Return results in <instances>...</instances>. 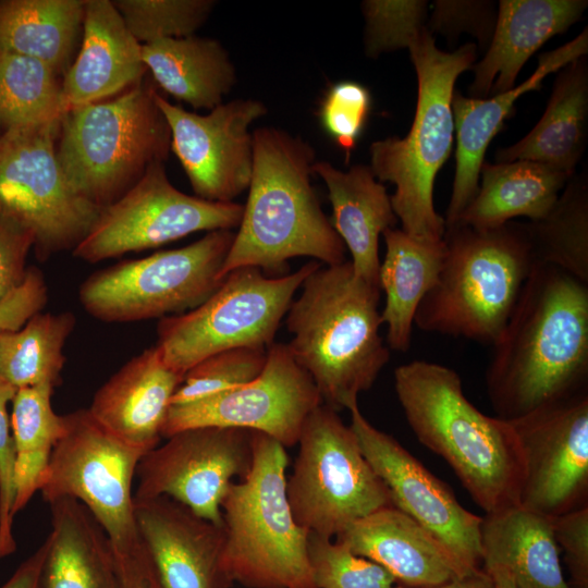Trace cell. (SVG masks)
Wrapping results in <instances>:
<instances>
[{
	"instance_id": "obj_1",
	"label": "cell",
	"mask_w": 588,
	"mask_h": 588,
	"mask_svg": "<svg viewBox=\"0 0 588 588\" xmlns=\"http://www.w3.org/2000/svg\"><path fill=\"white\" fill-rule=\"evenodd\" d=\"M487 393L514 420L587 392L588 284L537 265L494 341Z\"/></svg>"
},
{
	"instance_id": "obj_2",
	"label": "cell",
	"mask_w": 588,
	"mask_h": 588,
	"mask_svg": "<svg viewBox=\"0 0 588 588\" xmlns=\"http://www.w3.org/2000/svg\"><path fill=\"white\" fill-rule=\"evenodd\" d=\"M253 142L248 196L221 277L242 267L279 275L302 256L324 266L344 262L346 248L311 185L313 146L274 126L256 128Z\"/></svg>"
},
{
	"instance_id": "obj_3",
	"label": "cell",
	"mask_w": 588,
	"mask_h": 588,
	"mask_svg": "<svg viewBox=\"0 0 588 588\" xmlns=\"http://www.w3.org/2000/svg\"><path fill=\"white\" fill-rule=\"evenodd\" d=\"M394 389L419 442L452 468L487 514L518 504L523 455L510 421L480 412L457 372L413 360L394 370Z\"/></svg>"
},
{
	"instance_id": "obj_4",
	"label": "cell",
	"mask_w": 588,
	"mask_h": 588,
	"mask_svg": "<svg viewBox=\"0 0 588 588\" xmlns=\"http://www.w3.org/2000/svg\"><path fill=\"white\" fill-rule=\"evenodd\" d=\"M301 289L286 313V345L322 403L348 411L390 358L379 333L381 290L356 275L350 260L320 265Z\"/></svg>"
},
{
	"instance_id": "obj_5",
	"label": "cell",
	"mask_w": 588,
	"mask_h": 588,
	"mask_svg": "<svg viewBox=\"0 0 588 588\" xmlns=\"http://www.w3.org/2000/svg\"><path fill=\"white\" fill-rule=\"evenodd\" d=\"M418 91L416 110L405 137L390 136L370 145V169L379 182H391V205L409 236L436 243L443 240L445 221L434 209L436 176L449 159L454 138L452 98L457 77L471 70L477 45L453 52L439 49L426 25L407 45Z\"/></svg>"
},
{
	"instance_id": "obj_6",
	"label": "cell",
	"mask_w": 588,
	"mask_h": 588,
	"mask_svg": "<svg viewBox=\"0 0 588 588\" xmlns=\"http://www.w3.org/2000/svg\"><path fill=\"white\" fill-rule=\"evenodd\" d=\"M446 253L433 287L419 304L420 330L491 343L507 323L538 265L525 223L445 229Z\"/></svg>"
},
{
	"instance_id": "obj_7",
	"label": "cell",
	"mask_w": 588,
	"mask_h": 588,
	"mask_svg": "<svg viewBox=\"0 0 588 588\" xmlns=\"http://www.w3.org/2000/svg\"><path fill=\"white\" fill-rule=\"evenodd\" d=\"M287 463L280 442L254 432L252 467L232 483L221 504V572L229 586L316 588L308 560L310 532L296 523L286 495Z\"/></svg>"
},
{
	"instance_id": "obj_8",
	"label": "cell",
	"mask_w": 588,
	"mask_h": 588,
	"mask_svg": "<svg viewBox=\"0 0 588 588\" xmlns=\"http://www.w3.org/2000/svg\"><path fill=\"white\" fill-rule=\"evenodd\" d=\"M157 90L145 81L111 100L66 111L57 157L73 189L102 209L123 196L155 162L171 151L169 125Z\"/></svg>"
},
{
	"instance_id": "obj_9",
	"label": "cell",
	"mask_w": 588,
	"mask_h": 588,
	"mask_svg": "<svg viewBox=\"0 0 588 588\" xmlns=\"http://www.w3.org/2000/svg\"><path fill=\"white\" fill-rule=\"evenodd\" d=\"M320 265L311 260L279 277H267L255 267L232 270L199 306L159 320L156 344L164 360L185 376L200 360L221 351L268 348L296 291Z\"/></svg>"
},
{
	"instance_id": "obj_10",
	"label": "cell",
	"mask_w": 588,
	"mask_h": 588,
	"mask_svg": "<svg viewBox=\"0 0 588 588\" xmlns=\"http://www.w3.org/2000/svg\"><path fill=\"white\" fill-rule=\"evenodd\" d=\"M233 238L232 230H215L186 246L98 270L81 284L79 302L90 316L105 322L187 313L222 283L221 269Z\"/></svg>"
},
{
	"instance_id": "obj_11",
	"label": "cell",
	"mask_w": 588,
	"mask_h": 588,
	"mask_svg": "<svg viewBox=\"0 0 588 588\" xmlns=\"http://www.w3.org/2000/svg\"><path fill=\"white\" fill-rule=\"evenodd\" d=\"M321 404L298 439L286 495L298 525L335 538L351 523L392 505L389 491L364 456L351 426Z\"/></svg>"
},
{
	"instance_id": "obj_12",
	"label": "cell",
	"mask_w": 588,
	"mask_h": 588,
	"mask_svg": "<svg viewBox=\"0 0 588 588\" xmlns=\"http://www.w3.org/2000/svg\"><path fill=\"white\" fill-rule=\"evenodd\" d=\"M63 430L50 456L39 491L47 503L81 502L106 532L113 552L142 542L134 515L133 480L147 452L114 436L88 408L62 415Z\"/></svg>"
},
{
	"instance_id": "obj_13",
	"label": "cell",
	"mask_w": 588,
	"mask_h": 588,
	"mask_svg": "<svg viewBox=\"0 0 588 588\" xmlns=\"http://www.w3.org/2000/svg\"><path fill=\"white\" fill-rule=\"evenodd\" d=\"M59 128L51 123L0 134V204L30 229L41 261L73 250L101 210L68 182L57 157Z\"/></svg>"
},
{
	"instance_id": "obj_14",
	"label": "cell",
	"mask_w": 588,
	"mask_h": 588,
	"mask_svg": "<svg viewBox=\"0 0 588 588\" xmlns=\"http://www.w3.org/2000/svg\"><path fill=\"white\" fill-rule=\"evenodd\" d=\"M243 205L187 195L169 181L164 162L152 163L123 196L103 207L73 256L99 262L156 248L199 231L232 230Z\"/></svg>"
},
{
	"instance_id": "obj_15",
	"label": "cell",
	"mask_w": 588,
	"mask_h": 588,
	"mask_svg": "<svg viewBox=\"0 0 588 588\" xmlns=\"http://www.w3.org/2000/svg\"><path fill=\"white\" fill-rule=\"evenodd\" d=\"M250 430L196 427L166 438L140 458L134 499L169 497L198 516L223 525L221 504L253 464Z\"/></svg>"
},
{
	"instance_id": "obj_16",
	"label": "cell",
	"mask_w": 588,
	"mask_h": 588,
	"mask_svg": "<svg viewBox=\"0 0 588 588\" xmlns=\"http://www.w3.org/2000/svg\"><path fill=\"white\" fill-rule=\"evenodd\" d=\"M321 404L313 379L287 345L273 343L254 380L200 401L171 405L161 437L196 427H232L265 433L290 448L297 444L307 417Z\"/></svg>"
},
{
	"instance_id": "obj_17",
	"label": "cell",
	"mask_w": 588,
	"mask_h": 588,
	"mask_svg": "<svg viewBox=\"0 0 588 588\" xmlns=\"http://www.w3.org/2000/svg\"><path fill=\"white\" fill-rule=\"evenodd\" d=\"M155 100L170 128V149L195 196L232 203L248 188L254 162L253 133L248 130L268 111L260 100L234 99L207 114L173 105L158 91Z\"/></svg>"
},
{
	"instance_id": "obj_18",
	"label": "cell",
	"mask_w": 588,
	"mask_h": 588,
	"mask_svg": "<svg viewBox=\"0 0 588 588\" xmlns=\"http://www.w3.org/2000/svg\"><path fill=\"white\" fill-rule=\"evenodd\" d=\"M348 412L360 450L387 487L392 505L432 534L466 571L480 568L482 517L462 506L449 486L396 439L372 426L358 404Z\"/></svg>"
},
{
	"instance_id": "obj_19",
	"label": "cell",
	"mask_w": 588,
	"mask_h": 588,
	"mask_svg": "<svg viewBox=\"0 0 588 588\" xmlns=\"http://www.w3.org/2000/svg\"><path fill=\"white\" fill-rule=\"evenodd\" d=\"M507 421L523 455L518 504L549 517L587 505L588 393Z\"/></svg>"
},
{
	"instance_id": "obj_20",
	"label": "cell",
	"mask_w": 588,
	"mask_h": 588,
	"mask_svg": "<svg viewBox=\"0 0 588 588\" xmlns=\"http://www.w3.org/2000/svg\"><path fill=\"white\" fill-rule=\"evenodd\" d=\"M142 544L161 588H228L221 572L224 525L169 498L134 499Z\"/></svg>"
},
{
	"instance_id": "obj_21",
	"label": "cell",
	"mask_w": 588,
	"mask_h": 588,
	"mask_svg": "<svg viewBox=\"0 0 588 588\" xmlns=\"http://www.w3.org/2000/svg\"><path fill=\"white\" fill-rule=\"evenodd\" d=\"M588 53V29L559 48L538 58L535 72L522 84L491 98L466 97L454 90L452 111L456 131V168L452 194L445 213V229L452 228L479 187L480 169L486 150L503 127L515 101L530 90L541 88L548 74L558 72Z\"/></svg>"
},
{
	"instance_id": "obj_22",
	"label": "cell",
	"mask_w": 588,
	"mask_h": 588,
	"mask_svg": "<svg viewBox=\"0 0 588 588\" xmlns=\"http://www.w3.org/2000/svg\"><path fill=\"white\" fill-rule=\"evenodd\" d=\"M335 540L407 588H432L470 573L432 534L393 505L351 523Z\"/></svg>"
},
{
	"instance_id": "obj_23",
	"label": "cell",
	"mask_w": 588,
	"mask_h": 588,
	"mask_svg": "<svg viewBox=\"0 0 588 588\" xmlns=\"http://www.w3.org/2000/svg\"><path fill=\"white\" fill-rule=\"evenodd\" d=\"M183 379L155 344L111 376L95 393L88 411L114 436L148 452L162 438L172 397Z\"/></svg>"
},
{
	"instance_id": "obj_24",
	"label": "cell",
	"mask_w": 588,
	"mask_h": 588,
	"mask_svg": "<svg viewBox=\"0 0 588 588\" xmlns=\"http://www.w3.org/2000/svg\"><path fill=\"white\" fill-rule=\"evenodd\" d=\"M586 0H500L488 50L471 68L469 97L489 98L515 87L527 60L584 14Z\"/></svg>"
},
{
	"instance_id": "obj_25",
	"label": "cell",
	"mask_w": 588,
	"mask_h": 588,
	"mask_svg": "<svg viewBox=\"0 0 588 588\" xmlns=\"http://www.w3.org/2000/svg\"><path fill=\"white\" fill-rule=\"evenodd\" d=\"M83 41L62 81L68 110L122 94L144 81L139 44L109 0H86Z\"/></svg>"
},
{
	"instance_id": "obj_26",
	"label": "cell",
	"mask_w": 588,
	"mask_h": 588,
	"mask_svg": "<svg viewBox=\"0 0 588 588\" xmlns=\"http://www.w3.org/2000/svg\"><path fill=\"white\" fill-rule=\"evenodd\" d=\"M313 172L328 188L331 224L351 254L355 274L379 286V236L397 221L384 185L365 164L342 171L321 160Z\"/></svg>"
},
{
	"instance_id": "obj_27",
	"label": "cell",
	"mask_w": 588,
	"mask_h": 588,
	"mask_svg": "<svg viewBox=\"0 0 588 588\" xmlns=\"http://www.w3.org/2000/svg\"><path fill=\"white\" fill-rule=\"evenodd\" d=\"M482 569L505 571L517 588H571L560 563L551 517L512 505L482 517Z\"/></svg>"
},
{
	"instance_id": "obj_28",
	"label": "cell",
	"mask_w": 588,
	"mask_h": 588,
	"mask_svg": "<svg viewBox=\"0 0 588 588\" xmlns=\"http://www.w3.org/2000/svg\"><path fill=\"white\" fill-rule=\"evenodd\" d=\"M588 137V62L577 58L556 72L547 108L515 144L500 148L497 162L528 160L575 173Z\"/></svg>"
},
{
	"instance_id": "obj_29",
	"label": "cell",
	"mask_w": 588,
	"mask_h": 588,
	"mask_svg": "<svg viewBox=\"0 0 588 588\" xmlns=\"http://www.w3.org/2000/svg\"><path fill=\"white\" fill-rule=\"evenodd\" d=\"M52 529L38 588H121L111 543L77 500L48 503Z\"/></svg>"
},
{
	"instance_id": "obj_30",
	"label": "cell",
	"mask_w": 588,
	"mask_h": 588,
	"mask_svg": "<svg viewBox=\"0 0 588 588\" xmlns=\"http://www.w3.org/2000/svg\"><path fill=\"white\" fill-rule=\"evenodd\" d=\"M480 174L481 183L475 197L454 225L492 229L517 217L539 220L551 210L575 173L535 161L515 160L483 162Z\"/></svg>"
},
{
	"instance_id": "obj_31",
	"label": "cell",
	"mask_w": 588,
	"mask_h": 588,
	"mask_svg": "<svg viewBox=\"0 0 588 588\" xmlns=\"http://www.w3.org/2000/svg\"><path fill=\"white\" fill-rule=\"evenodd\" d=\"M142 57L159 87L195 110L221 105L236 84L229 52L215 38L156 39L142 45Z\"/></svg>"
},
{
	"instance_id": "obj_32",
	"label": "cell",
	"mask_w": 588,
	"mask_h": 588,
	"mask_svg": "<svg viewBox=\"0 0 588 588\" xmlns=\"http://www.w3.org/2000/svg\"><path fill=\"white\" fill-rule=\"evenodd\" d=\"M382 235L385 255L380 262L379 287L385 294V304L381 321L387 326L388 347L406 352L417 308L438 280L446 246L444 238L422 242L403 230L388 229Z\"/></svg>"
},
{
	"instance_id": "obj_33",
	"label": "cell",
	"mask_w": 588,
	"mask_h": 588,
	"mask_svg": "<svg viewBox=\"0 0 588 588\" xmlns=\"http://www.w3.org/2000/svg\"><path fill=\"white\" fill-rule=\"evenodd\" d=\"M86 0L0 1V50L65 74L83 28Z\"/></svg>"
},
{
	"instance_id": "obj_34",
	"label": "cell",
	"mask_w": 588,
	"mask_h": 588,
	"mask_svg": "<svg viewBox=\"0 0 588 588\" xmlns=\"http://www.w3.org/2000/svg\"><path fill=\"white\" fill-rule=\"evenodd\" d=\"M53 390L50 384L21 388L11 402L15 449L14 516L39 491L51 453L63 430L62 415L56 414L51 405Z\"/></svg>"
},
{
	"instance_id": "obj_35",
	"label": "cell",
	"mask_w": 588,
	"mask_h": 588,
	"mask_svg": "<svg viewBox=\"0 0 588 588\" xmlns=\"http://www.w3.org/2000/svg\"><path fill=\"white\" fill-rule=\"evenodd\" d=\"M75 316L37 313L20 329L0 334V379L16 390L61 383L63 348L74 329Z\"/></svg>"
},
{
	"instance_id": "obj_36",
	"label": "cell",
	"mask_w": 588,
	"mask_h": 588,
	"mask_svg": "<svg viewBox=\"0 0 588 588\" xmlns=\"http://www.w3.org/2000/svg\"><path fill=\"white\" fill-rule=\"evenodd\" d=\"M538 265L556 267L588 284V177L574 174L551 210L525 223Z\"/></svg>"
},
{
	"instance_id": "obj_37",
	"label": "cell",
	"mask_w": 588,
	"mask_h": 588,
	"mask_svg": "<svg viewBox=\"0 0 588 588\" xmlns=\"http://www.w3.org/2000/svg\"><path fill=\"white\" fill-rule=\"evenodd\" d=\"M59 74L35 58L0 50V128L60 123L68 108Z\"/></svg>"
},
{
	"instance_id": "obj_38",
	"label": "cell",
	"mask_w": 588,
	"mask_h": 588,
	"mask_svg": "<svg viewBox=\"0 0 588 588\" xmlns=\"http://www.w3.org/2000/svg\"><path fill=\"white\" fill-rule=\"evenodd\" d=\"M112 3L142 45L194 35L216 5L213 0H114Z\"/></svg>"
},
{
	"instance_id": "obj_39",
	"label": "cell",
	"mask_w": 588,
	"mask_h": 588,
	"mask_svg": "<svg viewBox=\"0 0 588 588\" xmlns=\"http://www.w3.org/2000/svg\"><path fill=\"white\" fill-rule=\"evenodd\" d=\"M267 359L265 347H236L212 354L192 367L171 405L200 401L254 380Z\"/></svg>"
},
{
	"instance_id": "obj_40",
	"label": "cell",
	"mask_w": 588,
	"mask_h": 588,
	"mask_svg": "<svg viewBox=\"0 0 588 588\" xmlns=\"http://www.w3.org/2000/svg\"><path fill=\"white\" fill-rule=\"evenodd\" d=\"M308 560L316 588H392L395 583L379 564L316 534H309Z\"/></svg>"
},
{
	"instance_id": "obj_41",
	"label": "cell",
	"mask_w": 588,
	"mask_h": 588,
	"mask_svg": "<svg viewBox=\"0 0 588 588\" xmlns=\"http://www.w3.org/2000/svg\"><path fill=\"white\" fill-rule=\"evenodd\" d=\"M364 50L368 58L407 48L413 36L424 27L428 2L425 0H365Z\"/></svg>"
},
{
	"instance_id": "obj_42",
	"label": "cell",
	"mask_w": 588,
	"mask_h": 588,
	"mask_svg": "<svg viewBox=\"0 0 588 588\" xmlns=\"http://www.w3.org/2000/svg\"><path fill=\"white\" fill-rule=\"evenodd\" d=\"M370 107V91L354 81H341L331 85L320 101V124L345 152L346 160L364 131Z\"/></svg>"
},
{
	"instance_id": "obj_43",
	"label": "cell",
	"mask_w": 588,
	"mask_h": 588,
	"mask_svg": "<svg viewBox=\"0 0 588 588\" xmlns=\"http://www.w3.org/2000/svg\"><path fill=\"white\" fill-rule=\"evenodd\" d=\"M497 13L493 1L437 0L432 4L426 27L431 34L440 33L453 40H456L461 33H468L483 47L491 40Z\"/></svg>"
},
{
	"instance_id": "obj_44",
	"label": "cell",
	"mask_w": 588,
	"mask_h": 588,
	"mask_svg": "<svg viewBox=\"0 0 588 588\" xmlns=\"http://www.w3.org/2000/svg\"><path fill=\"white\" fill-rule=\"evenodd\" d=\"M15 392L14 387L0 381V560L16 550L13 535L15 449L8 413Z\"/></svg>"
},
{
	"instance_id": "obj_45",
	"label": "cell",
	"mask_w": 588,
	"mask_h": 588,
	"mask_svg": "<svg viewBox=\"0 0 588 588\" xmlns=\"http://www.w3.org/2000/svg\"><path fill=\"white\" fill-rule=\"evenodd\" d=\"M34 243L30 229L0 204V302L25 279Z\"/></svg>"
},
{
	"instance_id": "obj_46",
	"label": "cell",
	"mask_w": 588,
	"mask_h": 588,
	"mask_svg": "<svg viewBox=\"0 0 588 588\" xmlns=\"http://www.w3.org/2000/svg\"><path fill=\"white\" fill-rule=\"evenodd\" d=\"M554 539L564 552L577 588L588 587V505L551 517Z\"/></svg>"
},
{
	"instance_id": "obj_47",
	"label": "cell",
	"mask_w": 588,
	"mask_h": 588,
	"mask_svg": "<svg viewBox=\"0 0 588 588\" xmlns=\"http://www.w3.org/2000/svg\"><path fill=\"white\" fill-rule=\"evenodd\" d=\"M47 301L48 287L41 271L28 268L23 282L0 302V334L20 329L41 311Z\"/></svg>"
},
{
	"instance_id": "obj_48",
	"label": "cell",
	"mask_w": 588,
	"mask_h": 588,
	"mask_svg": "<svg viewBox=\"0 0 588 588\" xmlns=\"http://www.w3.org/2000/svg\"><path fill=\"white\" fill-rule=\"evenodd\" d=\"M113 555L121 588H161L143 544Z\"/></svg>"
},
{
	"instance_id": "obj_49",
	"label": "cell",
	"mask_w": 588,
	"mask_h": 588,
	"mask_svg": "<svg viewBox=\"0 0 588 588\" xmlns=\"http://www.w3.org/2000/svg\"><path fill=\"white\" fill-rule=\"evenodd\" d=\"M47 552V541L20 564L0 588H38L39 577Z\"/></svg>"
},
{
	"instance_id": "obj_50",
	"label": "cell",
	"mask_w": 588,
	"mask_h": 588,
	"mask_svg": "<svg viewBox=\"0 0 588 588\" xmlns=\"http://www.w3.org/2000/svg\"><path fill=\"white\" fill-rule=\"evenodd\" d=\"M432 588H494V586L492 577L482 568H477Z\"/></svg>"
},
{
	"instance_id": "obj_51",
	"label": "cell",
	"mask_w": 588,
	"mask_h": 588,
	"mask_svg": "<svg viewBox=\"0 0 588 588\" xmlns=\"http://www.w3.org/2000/svg\"><path fill=\"white\" fill-rule=\"evenodd\" d=\"M485 572L492 577L494 588H517L513 579L505 571L500 568H491Z\"/></svg>"
},
{
	"instance_id": "obj_52",
	"label": "cell",
	"mask_w": 588,
	"mask_h": 588,
	"mask_svg": "<svg viewBox=\"0 0 588 588\" xmlns=\"http://www.w3.org/2000/svg\"><path fill=\"white\" fill-rule=\"evenodd\" d=\"M392 588H407V587L401 585V586H396V587H392Z\"/></svg>"
}]
</instances>
